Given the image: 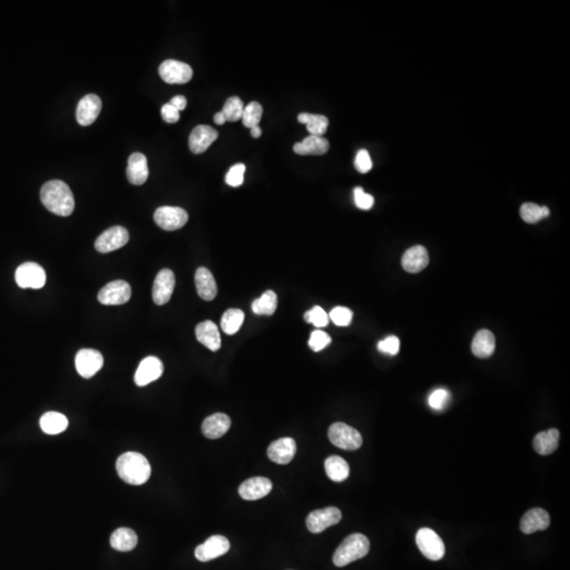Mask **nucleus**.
Returning a JSON list of instances; mask_svg holds the SVG:
<instances>
[{"mask_svg":"<svg viewBox=\"0 0 570 570\" xmlns=\"http://www.w3.org/2000/svg\"><path fill=\"white\" fill-rule=\"evenodd\" d=\"M128 241L129 233L125 227L113 226L104 231L97 239L95 248L101 254H107L125 246Z\"/></svg>","mask_w":570,"mask_h":570,"instance_id":"10","label":"nucleus"},{"mask_svg":"<svg viewBox=\"0 0 570 570\" xmlns=\"http://www.w3.org/2000/svg\"><path fill=\"white\" fill-rule=\"evenodd\" d=\"M330 149V143L328 139L322 137L310 135L302 141L294 145V151L300 155H326Z\"/></svg>","mask_w":570,"mask_h":570,"instance_id":"26","label":"nucleus"},{"mask_svg":"<svg viewBox=\"0 0 570 570\" xmlns=\"http://www.w3.org/2000/svg\"><path fill=\"white\" fill-rule=\"evenodd\" d=\"M149 177L147 157L143 153H135L129 157L127 177L133 185H143Z\"/></svg>","mask_w":570,"mask_h":570,"instance_id":"22","label":"nucleus"},{"mask_svg":"<svg viewBox=\"0 0 570 570\" xmlns=\"http://www.w3.org/2000/svg\"><path fill=\"white\" fill-rule=\"evenodd\" d=\"M244 110V105L240 97H231L225 101L222 113L226 121H237L241 119Z\"/></svg>","mask_w":570,"mask_h":570,"instance_id":"37","label":"nucleus"},{"mask_svg":"<svg viewBox=\"0 0 570 570\" xmlns=\"http://www.w3.org/2000/svg\"><path fill=\"white\" fill-rule=\"evenodd\" d=\"M277 306H278V298H277L276 293L267 291L260 298L256 299L253 302L252 310L257 315L272 316L276 312Z\"/></svg>","mask_w":570,"mask_h":570,"instance_id":"33","label":"nucleus"},{"mask_svg":"<svg viewBox=\"0 0 570 570\" xmlns=\"http://www.w3.org/2000/svg\"><path fill=\"white\" fill-rule=\"evenodd\" d=\"M230 548V543L223 535H213L195 548V558L201 562H208L225 555Z\"/></svg>","mask_w":570,"mask_h":570,"instance_id":"13","label":"nucleus"},{"mask_svg":"<svg viewBox=\"0 0 570 570\" xmlns=\"http://www.w3.org/2000/svg\"><path fill=\"white\" fill-rule=\"evenodd\" d=\"M373 162L370 155L366 149L358 151L355 159V168L357 169L360 173H366L372 169Z\"/></svg>","mask_w":570,"mask_h":570,"instance_id":"45","label":"nucleus"},{"mask_svg":"<svg viewBox=\"0 0 570 570\" xmlns=\"http://www.w3.org/2000/svg\"><path fill=\"white\" fill-rule=\"evenodd\" d=\"M273 489V483L268 478H252L245 480L239 487V494L246 501H257L264 498Z\"/></svg>","mask_w":570,"mask_h":570,"instance_id":"16","label":"nucleus"},{"mask_svg":"<svg viewBox=\"0 0 570 570\" xmlns=\"http://www.w3.org/2000/svg\"><path fill=\"white\" fill-rule=\"evenodd\" d=\"M428 264H429V255L426 252V247L422 245H415L409 248L402 258V268L406 272L412 273V274L422 272Z\"/></svg>","mask_w":570,"mask_h":570,"instance_id":"20","label":"nucleus"},{"mask_svg":"<svg viewBox=\"0 0 570 570\" xmlns=\"http://www.w3.org/2000/svg\"><path fill=\"white\" fill-rule=\"evenodd\" d=\"M43 206L57 216L68 217L75 207L72 190L63 181L52 180L46 183L41 190Z\"/></svg>","mask_w":570,"mask_h":570,"instance_id":"1","label":"nucleus"},{"mask_svg":"<svg viewBox=\"0 0 570 570\" xmlns=\"http://www.w3.org/2000/svg\"><path fill=\"white\" fill-rule=\"evenodd\" d=\"M110 544L119 551H130L137 545V533L130 528H119L111 534Z\"/></svg>","mask_w":570,"mask_h":570,"instance_id":"29","label":"nucleus"},{"mask_svg":"<svg viewBox=\"0 0 570 570\" xmlns=\"http://www.w3.org/2000/svg\"><path fill=\"white\" fill-rule=\"evenodd\" d=\"M169 104L173 106L177 111H182L186 108L187 99L186 97H183V95H177V97H173V99L169 101Z\"/></svg>","mask_w":570,"mask_h":570,"instance_id":"47","label":"nucleus"},{"mask_svg":"<svg viewBox=\"0 0 570 570\" xmlns=\"http://www.w3.org/2000/svg\"><path fill=\"white\" fill-rule=\"evenodd\" d=\"M195 337L200 344L206 346L213 352H217L221 348V336L218 326L210 320L201 322L195 328Z\"/></svg>","mask_w":570,"mask_h":570,"instance_id":"24","label":"nucleus"},{"mask_svg":"<svg viewBox=\"0 0 570 570\" xmlns=\"http://www.w3.org/2000/svg\"><path fill=\"white\" fill-rule=\"evenodd\" d=\"M471 350L476 357H490L495 350L494 335L488 330L478 331L472 342Z\"/></svg>","mask_w":570,"mask_h":570,"instance_id":"27","label":"nucleus"},{"mask_svg":"<svg viewBox=\"0 0 570 570\" xmlns=\"http://www.w3.org/2000/svg\"><path fill=\"white\" fill-rule=\"evenodd\" d=\"M159 77L167 83H186L193 79L190 66L175 59L163 61L159 68Z\"/></svg>","mask_w":570,"mask_h":570,"instance_id":"11","label":"nucleus"},{"mask_svg":"<svg viewBox=\"0 0 570 570\" xmlns=\"http://www.w3.org/2000/svg\"><path fill=\"white\" fill-rule=\"evenodd\" d=\"M39 424L46 434L57 435L67 429L69 422L63 414L59 412H47L41 416Z\"/></svg>","mask_w":570,"mask_h":570,"instance_id":"30","label":"nucleus"},{"mask_svg":"<svg viewBox=\"0 0 570 570\" xmlns=\"http://www.w3.org/2000/svg\"><path fill=\"white\" fill-rule=\"evenodd\" d=\"M161 113H162L163 119H164L166 123L175 124L180 119V111H177V109L169 103L165 104V105L163 106Z\"/></svg>","mask_w":570,"mask_h":570,"instance_id":"46","label":"nucleus"},{"mask_svg":"<svg viewBox=\"0 0 570 570\" xmlns=\"http://www.w3.org/2000/svg\"><path fill=\"white\" fill-rule=\"evenodd\" d=\"M117 471L125 483L139 486L146 483L151 475L148 460L137 452H126L117 460Z\"/></svg>","mask_w":570,"mask_h":570,"instance_id":"2","label":"nucleus"},{"mask_svg":"<svg viewBox=\"0 0 570 570\" xmlns=\"http://www.w3.org/2000/svg\"><path fill=\"white\" fill-rule=\"evenodd\" d=\"M377 348L380 352L394 356L400 352V342L396 336H388L378 342Z\"/></svg>","mask_w":570,"mask_h":570,"instance_id":"44","label":"nucleus"},{"mask_svg":"<svg viewBox=\"0 0 570 570\" xmlns=\"http://www.w3.org/2000/svg\"><path fill=\"white\" fill-rule=\"evenodd\" d=\"M262 106L257 101H252V103L245 106L241 119H242L243 125L246 128L252 129L254 127L259 126V123L262 119Z\"/></svg>","mask_w":570,"mask_h":570,"instance_id":"36","label":"nucleus"},{"mask_svg":"<svg viewBox=\"0 0 570 570\" xmlns=\"http://www.w3.org/2000/svg\"><path fill=\"white\" fill-rule=\"evenodd\" d=\"M370 551V541L362 533H354L344 540L335 551L333 562L337 567H344L366 557Z\"/></svg>","mask_w":570,"mask_h":570,"instance_id":"3","label":"nucleus"},{"mask_svg":"<svg viewBox=\"0 0 570 570\" xmlns=\"http://www.w3.org/2000/svg\"><path fill=\"white\" fill-rule=\"evenodd\" d=\"M560 432L557 429H549L540 432L533 440V448L541 455H549L558 449Z\"/></svg>","mask_w":570,"mask_h":570,"instance_id":"28","label":"nucleus"},{"mask_svg":"<svg viewBox=\"0 0 570 570\" xmlns=\"http://www.w3.org/2000/svg\"><path fill=\"white\" fill-rule=\"evenodd\" d=\"M342 518V511L338 508L326 507L311 512L306 519V526L313 533H322L326 528L340 523Z\"/></svg>","mask_w":570,"mask_h":570,"instance_id":"9","label":"nucleus"},{"mask_svg":"<svg viewBox=\"0 0 570 570\" xmlns=\"http://www.w3.org/2000/svg\"><path fill=\"white\" fill-rule=\"evenodd\" d=\"M195 282L197 292L203 300L211 301L216 298L218 286L215 277L206 267H199L195 272Z\"/></svg>","mask_w":570,"mask_h":570,"instance_id":"23","label":"nucleus"},{"mask_svg":"<svg viewBox=\"0 0 570 570\" xmlns=\"http://www.w3.org/2000/svg\"><path fill=\"white\" fill-rule=\"evenodd\" d=\"M164 372L162 362L155 356H148L141 360L135 375L137 386H145L155 380H159Z\"/></svg>","mask_w":570,"mask_h":570,"instance_id":"15","label":"nucleus"},{"mask_svg":"<svg viewBox=\"0 0 570 570\" xmlns=\"http://www.w3.org/2000/svg\"><path fill=\"white\" fill-rule=\"evenodd\" d=\"M520 213L523 221L529 224H534L549 217L550 210L546 206H539L534 203H525L522 205Z\"/></svg>","mask_w":570,"mask_h":570,"instance_id":"35","label":"nucleus"},{"mask_svg":"<svg viewBox=\"0 0 570 570\" xmlns=\"http://www.w3.org/2000/svg\"><path fill=\"white\" fill-rule=\"evenodd\" d=\"M331 337L324 331H315L311 335L308 346L314 352H320L331 344Z\"/></svg>","mask_w":570,"mask_h":570,"instance_id":"42","label":"nucleus"},{"mask_svg":"<svg viewBox=\"0 0 570 570\" xmlns=\"http://www.w3.org/2000/svg\"><path fill=\"white\" fill-rule=\"evenodd\" d=\"M550 516L542 508H533L524 514L521 520V530L523 533L531 534L549 527Z\"/></svg>","mask_w":570,"mask_h":570,"instance_id":"21","label":"nucleus"},{"mask_svg":"<svg viewBox=\"0 0 570 570\" xmlns=\"http://www.w3.org/2000/svg\"><path fill=\"white\" fill-rule=\"evenodd\" d=\"M16 283L21 288H43L47 280L45 270L41 265L34 262H27L19 266L15 273Z\"/></svg>","mask_w":570,"mask_h":570,"instance_id":"6","label":"nucleus"},{"mask_svg":"<svg viewBox=\"0 0 570 570\" xmlns=\"http://www.w3.org/2000/svg\"><path fill=\"white\" fill-rule=\"evenodd\" d=\"M244 164H241L240 163V164L234 165V166L229 169L228 173H227L226 177H225V181H226L229 186H241V185L243 184V181H244Z\"/></svg>","mask_w":570,"mask_h":570,"instance_id":"41","label":"nucleus"},{"mask_svg":"<svg viewBox=\"0 0 570 570\" xmlns=\"http://www.w3.org/2000/svg\"><path fill=\"white\" fill-rule=\"evenodd\" d=\"M296 442L291 438L275 440L267 449V455L272 462L279 465H286L292 462L296 454Z\"/></svg>","mask_w":570,"mask_h":570,"instance_id":"18","label":"nucleus"},{"mask_svg":"<svg viewBox=\"0 0 570 570\" xmlns=\"http://www.w3.org/2000/svg\"><path fill=\"white\" fill-rule=\"evenodd\" d=\"M328 319L330 318H328V314L320 306H314L312 310L308 311L304 314V320L308 324H314L317 328H324V326H328Z\"/></svg>","mask_w":570,"mask_h":570,"instance_id":"38","label":"nucleus"},{"mask_svg":"<svg viewBox=\"0 0 570 570\" xmlns=\"http://www.w3.org/2000/svg\"><path fill=\"white\" fill-rule=\"evenodd\" d=\"M175 278L173 271L168 268L159 271L153 283V298L157 306L166 304L173 296Z\"/></svg>","mask_w":570,"mask_h":570,"instance_id":"14","label":"nucleus"},{"mask_svg":"<svg viewBox=\"0 0 570 570\" xmlns=\"http://www.w3.org/2000/svg\"><path fill=\"white\" fill-rule=\"evenodd\" d=\"M330 319L338 326H348L352 322L353 313L350 308L337 306L330 313Z\"/></svg>","mask_w":570,"mask_h":570,"instance_id":"40","label":"nucleus"},{"mask_svg":"<svg viewBox=\"0 0 570 570\" xmlns=\"http://www.w3.org/2000/svg\"><path fill=\"white\" fill-rule=\"evenodd\" d=\"M429 406L436 411H442L450 402V393L444 389H438L429 396Z\"/></svg>","mask_w":570,"mask_h":570,"instance_id":"39","label":"nucleus"},{"mask_svg":"<svg viewBox=\"0 0 570 570\" xmlns=\"http://www.w3.org/2000/svg\"><path fill=\"white\" fill-rule=\"evenodd\" d=\"M324 468H326V475L333 482H337V483L344 482L350 475L348 464L340 456L332 455L326 458Z\"/></svg>","mask_w":570,"mask_h":570,"instance_id":"31","label":"nucleus"},{"mask_svg":"<svg viewBox=\"0 0 570 570\" xmlns=\"http://www.w3.org/2000/svg\"><path fill=\"white\" fill-rule=\"evenodd\" d=\"M101 110V101L97 95H88L79 101L77 119L81 126H89L95 123Z\"/></svg>","mask_w":570,"mask_h":570,"instance_id":"19","label":"nucleus"},{"mask_svg":"<svg viewBox=\"0 0 570 570\" xmlns=\"http://www.w3.org/2000/svg\"><path fill=\"white\" fill-rule=\"evenodd\" d=\"M155 221L164 230H177L186 224L188 213L181 207L162 206L155 210Z\"/></svg>","mask_w":570,"mask_h":570,"instance_id":"8","label":"nucleus"},{"mask_svg":"<svg viewBox=\"0 0 570 570\" xmlns=\"http://www.w3.org/2000/svg\"><path fill=\"white\" fill-rule=\"evenodd\" d=\"M354 201L356 206L362 210H368L374 205V198L373 195L364 193L362 187H356L354 189Z\"/></svg>","mask_w":570,"mask_h":570,"instance_id":"43","label":"nucleus"},{"mask_svg":"<svg viewBox=\"0 0 570 570\" xmlns=\"http://www.w3.org/2000/svg\"><path fill=\"white\" fill-rule=\"evenodd\" d=\"M218 137L219 133L216 129L207 125H199L190 133L189 148L195 155H200L205 153Z\"/></svg>","mask_w":570,"mask_h":570,"instance_id":"17","label":"nucleus"},{"mask_svg":"<svg viewBox=\"0 0 570 570\" xmlns=\"http://www.w3.org/2000/svg\"><path fill=\"white\" fill-rule=\"evenodd\" d=\"M244 313L238 308H230L223 314L221 320V326L223 332L227 335H234L240 330L241 326L244 322Z\"/></svg>","mask_w":570,"mask_h":570,"instance_id":"34","label":"nucleus"},{"mask_svg":"<svg viewBox=\"0 0 570 570\" xmlns=\"http://www.w3.org/2000/svg\"><path fill=\"white\" fill-rule=\"evenodd\" d=\"M416 544L420 552L431 561H438L444 558L446 548L444 542L434 530L422 528L416 534Z\"/></svg>","mask_w":570,"mask_h":570,"instance_id":"5","label":"nucleus"},{"mask_svg":"<svg viewBox=\"0 0 570 570\" xmlns=\"http://www.w3.org/2000/svg\"><path fill=\"white\" fill-rule=\"evenodd\" d=\"M104 364L103 355L92 348H83L79 351L75 357L77 373L83 378L95 376Z\"/></svg>","mask_w":570,"mask_h":570,"instance_id":"12","label":"nucleus"},{"mask_svg":"<svg viewBox=\"0 0 570 570\" xmlns=\"http://www.w3.org/2000/svg\"><path fill=\"white\" fill-rule=\"evenodd\" d=\"M298 121L301 124H306L310 135L322 137L328 130V119L324 115L300 113L298 115Z\"/></svg>","mask_w":570,"mask_h":570,"instance_id":"32","label":"nucleus"},{"mask_svg":"<svg viewBox=\"0 0 570 570\" xmlns=\"http://www.w3.org/2000/svg\"><path fill=\"white\" fill-rule=\"evenodd\" d=\"M328 438L334 446L346 451L360 449L362 444V434L344 422H335L330 426Z\"/></svg>","mask_w":570,"mask_h":570,"instance_id":"4","label":"nucleus"},{"mask_svg":"<svg viewBox=\"0 0 570 570\" xmlns=\"http://www.w3.org/2000/svg\"><path fill=\"white\" fill-rule=\"evenodd\" d=\"M250 135L254 139H258L262 135V129L260 128V126L254 127V128L250 129Z\"/></svg>","mask_w":570,"mask_h":570,"instance_id":"49","label":"nucleus"},{"mask_svg":"<svg viewBox=\"0 0 570 570\" xmlns=\"http://www.w3.org/2000/svg\"><path fill=\"white\" fill-rule=\"evenodd\" d=\"M213 119H215V123L218 124V125H223V124L226 123V119H225V117L224 115H223L222 111L216 113V115H215V117H213Z\"/></svg>","mask_w":570,"mask_h":570,"instance_id":"48","label":"nucleus"},{"mask_svg":"<svg viewBox=\"0 0 570 570\" xmlns=\"http://www.w3.org/2000/svg\"><path fill=\"white\" fill-rule=\"evenodd\" d=\"M130 285L123 280H115L106 284L97 295V299L105 306H121L130 300Z\"/></svg>","mask_w":570,"mask_h":570,"instance_id":"7","label":"nucleus"},{"mask_svg":"<svg viewBox=\"0 0 570 570\" xmlns=\"http://www.w3.org/2000/svg\"><path fill=\"white\" fill-rule=\"evenodd\" d=\"M231 420L224 413H216L208 416L202 424V432L205 438L217 440L222 438L230 428Z\"/></svg>","mask_w":570,"mask_h":570,"instance_id":"25","label":"nucleus"}]
</instances>
